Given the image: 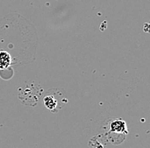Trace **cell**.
<instances>
[{
	"mask_svg": "<svg viewBox=\"0 0 150 148\" xmlns=\"http://www.w3.org/2000/svg\"><path fill=\"white\" fill-rule=\"evenodd\" d=\"M57 94H58L57 92L50 93L44 98V103L45 107L53 112H57L58 110L62 108V106L59 104V101L57 99Z\"/></svg>",
	"mask_w": 150,
	"mask_h": 148,
	"instance_id": "1",
	"label": "cell"
},
{
	"mask_svg": "<svg viewBox=\"0 0 150 148\" xmlns=\"http://www.w3.org/2000/svg\"><path fill=\"white\" fill-rule=\"evenodd\" d=\"M109 131L118 135H127L128 129L126 123L120 118L113 119L109 123Z\"/></svg>",
	"mask_w": 150,
	"mask_h": 148,
	"instance_id": "2",
	"label": "cell"
},
{
	"mask_svg": "<svg viewBox=\"0 0 150 148\" xmlns=\"http://www.w3.org/2000/svg\"><path fill=\"white\" fill-rule=\"evenodd\" d=\"M11 56L6 51H0V70L7 69L11 65Z\"/></svg>",
	"mask_w": 150,
	"mask_h": 148,
	"instance_id": "3",
	"label": "cell"
}]
</instances>
